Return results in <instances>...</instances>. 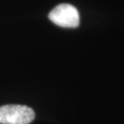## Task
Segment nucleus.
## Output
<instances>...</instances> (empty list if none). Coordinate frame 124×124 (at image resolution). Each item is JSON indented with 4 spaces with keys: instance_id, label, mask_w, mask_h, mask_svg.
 Wrapping results in <instances>:
<instances>
[{
    "instance_id": "1",
    "label": "nucleus",
    "mask_w": 124,
    "mask_h": 124,
    "mask_svg": "<svg viewBox=\"0 0 124 124\" xmlns=\"http://www.w3.org/2000/svg\"><path fill=\"white\" fill-rule=\"evenodd\" d=\"M33 110L22 105L0 107V124H29L35 119Z\"/></svg>"
},
{
    "instance_id": "2",
    "label": "nucleus",
    "mask_w": 124,
    "mask_h": 124,
    "mask_svg": "<svg viewBox=\"0 0 124 124\" xmlns=\"http://www.w3.org/2000/svg\"><path fill=\"white\" fill-rule=\"evenodd\" d=\"M50 20L63 28H76L79 24V14L75 6L62 4L54 8L48 15Z\"/></svg>"
}]
</instances>
